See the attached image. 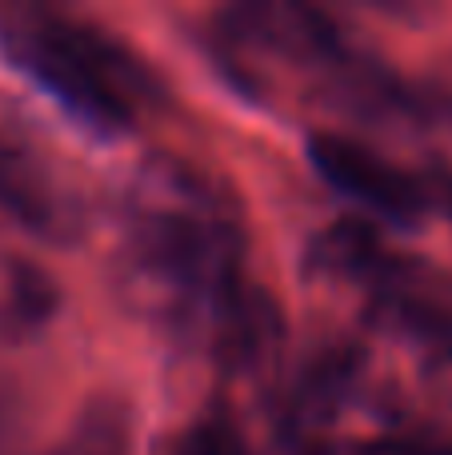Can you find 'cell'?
Here are the masks:
<instances>
[{
  "label": "cell",
  "mask_w": 452,
  "mask_h": 455,
  "mask_svg": "<svg viewBox=\"0 0 452 455\" xmlns=\"http://www.w3.org/2000/svg\"><path fill=\"white\" fill-rule=\"evenodd\" d=\"M8 60L101 132H120L152 100V76L125 44L69 16L28 12L0 24Z\"/></svg>",
  "instance_id": "6da1fadb"
},
{
  "label": "cell",
  "mask_w": 452,
  "mask_h": 455,
  "mask_svg": "<svg viewBox=\"0 0 452 455\" xmlns=\"http://www.w3.org/2000/svg\"><path fill=\"white\" fill-rule=\"evenodd\" d=\"M309 156L333 188H341L344 196H352L357 204H365L368 212L384 216V220L416 224L432 208L452 212V172L416 176L408 168L392 164L376 148L341 132H317L309 140Z\"/></svg>",
  "instance_id": "7a4b0ae2"
},
{
  "label": "cell",
  "mask_w": 452,
  "mask_h": 455,
  "mask_svg": "<svg viewBox=\"0 0 452 455\" xmlns=\"http://www.w3.org/2000/svg\"><path fill=\"white\" fill-rule=\"evenodd\" d=\"M0 212L40 235H52L61 224V200L52 180L8 136H0Z\"/></svg>",
  "instance_id": "3957f363"
},
{
  "label": "cell",
  "mask_w": 452,
  "mask_h": 455,
  "mask_svg": "<svg viewBox=\"0 0 452 455\" xmlns=\"http://www.w3.org/2000/svg\"><path fill=\"white\" fill-rule=\"evenodd\" d=\"M48 455H133V416L117 395H96Z\"/></svg>",
  "instance_id": "277c9868"
},
{
  "label": "cell",
  "mask_w": 452,
  "mask_h": 455,
  "mask_svg": "<svg viewBox=\"0 0 452 455\" xmlns=\"http://www.w3.org/2000/svg\"><path fill=\"white\" fill-rule=\"evenodd\" d=\"M168 455H248V443L229 416H205L176 435Z\"/></svg>",
  "instance_id": "5b68a950"
}]
</instances>
